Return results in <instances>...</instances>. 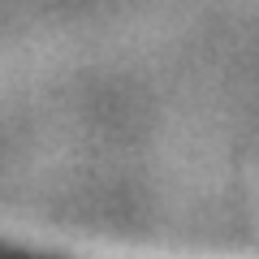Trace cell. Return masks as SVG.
Listing matches in <instances>:
<instances>
[{"label":"cell","instance_id":"1","mask_svg":"<svg viewBox=\"0 0 259 259\" xmlns=\"http://www.w3.org/2000/svg\"><path fill=\"white\" fill-rule=\"evenodd\" d=\"M0 259H39V255H18V250H9V246H0Z\"/></svg>","mask_w":259,"mask_h":259}]
</instances>
